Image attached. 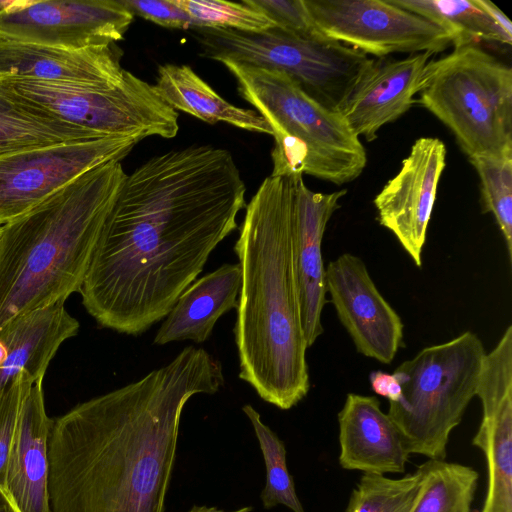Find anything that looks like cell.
<instances>
[{"label":"cell","mask_w":512,"mask_h":512,"mask_svg":"<svg viewBox=\"0 0 512 512\" xmlns=\"http://www.w3.org/2000/svg\"><path fill=\"white\" fill-rule=\"evenodd\" d=\"M246 186L232 154L191 145L127 174L80 289L104 327L137 336L163 320L235 229Z\"/></svg>","instance_id":"6da1fadb"},{"label":"cell","mask_w":512,"mask_h":512,"mask_svg":"<svg viewBox=\"0 0 512 512\" xmlns=\"http://www.w3.org/2000/svg\"><path fill=\"white\" fill-rule=\"evenodd\" d=\"M224 382L217 358L187 346L139 380L53 420L51 512H164L183 409Z\"/></svg>","instance_id":"7a4b0ae2"},{"label":"cell","mask_w":512,"mask_h":512,"mask_svg":"<svg viewBox=\"0 0 512 512\" xmlns=\"http://www.w3.org/2000/svg\"><path fill=\"white\" fill-rule=\"evenodd\" d=\"M296 176H268L234 245L241 269L234 337L239 378L265 402L289 410L310 389L293 264Z\"/></svg>","instance_id":"3957f363"},{"label":"cell","mask_w":512,"mask_h":512,"mask_svg":"<svg viewBox=\"0 0 512 512\" xmlns=\"http://www.w3.org/2000/svg\"><path fill=\"white\" fill-rule=\"evenodd\" d=\"M126 175L104 163L0 226V329L80 291Z\"/></svg>","instance_id":"277c9868"},{"label":"cell","mask_w":512,"mask_h":512,"mask_svg":"<svg viewBox=\"0 0 512 512\" xmlns=\"http://www.w3.org/2000/svg\"><path fill=\"white\" fill-rule=\"evenodd\" d=\"M241 97L252 104L274 137L272 176L310 175L342 185L363 172L367 154L338 112L310 96L286 74L223 60Z\"/></svg>","instance_id":"5b68a950"},{"label":"cell","mask_w":512,"mask_h":512,"mask_svg":"<svg viewBox=\"0 0 512 512\" xmlns=\"http://www.w3.org/2000/svg\"><path fill=\"white\" fill-rule=\"evenodd\" d=\"M485 349L471 331L421 349L402 362V394L389 402L388 416L400 430L408 452L445 459L452 430L476 396Z\"/></svg>","instance_id":"8992f818"},{"label":"cell","mask_w":512,"mask_h":512,"mask_svg":"<svg viewBox=\"0 0 512 512\" xmlns=\"http://www.w3.org/2000/svg\"><path fill=\"white\" fill-rule=\"evenodd\" d=\"M416 102L453 133L468 159L512 149V69L478 44L432 59Z\"/></svg>","instance_id":"52a82bcc"},{"label":"cell","mask_w":512,"mask_h":512,"mask_svg":"<svg viewBox=\"0 0 512 512\" xmlns=\"http://www.w3.org/2000/svg\"><path fill=\"white\" fill-rule=\"evenodd\" d=\"M0 86L18 99L99 137L166 139L179 130L178 113L155 85L124 70L96 82H41L0 78Z\"/></svg>","instance_id":"ba28073f"},{"label":"cell","mask_w":512,"mask_h":512,"mask_svg":"<svg viewBox=\"0 0 512 512\" xmlns=\"http://www.w3.org/2000/svg\"><path fill=\"white\" fill-rule=\"evenodd\" d=\"M203 57L276 70L312 99L337 112L372 58L342 43L304 38L279 28L261 32L196 27L190 29Z\"/></svg>","instance_id":"9c48e42d"},{"label":"cell","mask_w":512,"mask_h":512,"mask_svg":"<svg viewBox=\"0 0 512 512\" xmlns=\"http://www.w3.org/2000/svg\"><path fill=\"white\" fill-rule=\"evenodd\" d=\"M317 32L376 58L439 53L451 37L434 23L389 0H304Z\"/></svg>","instance_id":"30bf717a"},{"label":"cell","mask_w":512,"mask_h":512,"mask_svg":"<svg viewBox=\"0 0 512 512\" xmlns=\"http://www.w3.org/2000/svg\"><path fill=\"white\" fill-rule=\"evenodd\" d=\"M139 141L102 137L0 155V226L27 213L95 167L120 161Z\"/></svg>","instance_id":"8fae6325"},{"label":"cell","mask_w":512,"mask_h":512,"mask_svg":"<svg viewBox=\"0 0 512 512\" xmlns=\"http://www.w3.org/2000/svg\"><path fill=\"white\" fill-rule=\"evenodd\" d=\"M133 20L119 0H10L0 10V37L84 49L122 40Z\"/></svg>","instance_id":"7c38bea8"},{"label":"cell","mask_w":512,"mask_h":512,"mask_svg":"<svg viewBox=\"0 0 512 512\" xmlns=\"http://www.w3.org/2000/svg\"><path fill=\"white\" fill-rule=\"evenodd\" d=\"M326 289L357 352L390 364L403 341V322L381 295L364 261L343 253L325 268Z\"/></svg>","instance_id":"4fadbf2b"},{"label":"cell","mask_w":512,"mask_h":512,"mask_svg":"<svg viewBox=\"0 0 512 512\" xmlns=\"http://www.w3.org/2000/svg\"><path fill=\"white\" fill-rule=\"evenodd\" d=\"M476 396L482 420L472 444L484 454L488 485L480 512H512V326L485 354Z\"/></svg>","instance_id":"5bb4252c"},{"label":"cell","mask_w":512,"mask_h":512,"mask_svg":"<svg viewBox=\"0 0 512 512\" xmlns=\"http://www.w3.org/2000/svg\"><path fill=\"white\" fill-rule=\"evenodd\" d=\"M446 165V147L434 137H421L403 159L398 173L374 199L381 226L389 230L417 267L422 265L437 187Z\"/></svg>","instance_id":"9a60e30c"},{"label":"cell","mask_w":512,"mask_h":512,"mask_svg":"<svg viewBox=\"0 0 512 512\" xmlns=\"http://www.w3.org/2000/svg\"><path fill=\"white\" fill-rule=\"evenodd\" d=\"M431 53L410 54L402 59L372 58L337 112L351 131L370 142L378 131L394 122L416 103Z\"/></svg>","instance_id":"2e32d148"},{"label":"cell","mask_w":512,"mask_h":512,"mask_svg":"<svg viewBox=\"0 0 512 512\" xmlns=\"http://www.w3.org/2000/svg\"><path fill=\"white\" fill-rule=\"evenodd\" d=\"M347 190L313 192L296 176L293 225V264L301 324L307 347L323 333L322 311L327 303L322 240L340 199Z\"/></svg>","instance_id":"e0dca14e"},{"label":"cell","mask_w":512,"mask_h":512,"mask_svg":"<svg viewBox=\"0 0 512 512\" xmlns=\"http://www.w3.org/2000/svg\"><path fill=\"white\" fill-rule=\"evenodd\" d=\"M339 463L370 474L403 473L410 453L404 438L374 396L349 393L338 413Z\"/></svg>","instance_id":"ac0fdd59"},{"label":"cell","mask_w":512,"mask_h":512,"mask_svg":"<svg viewBox=\"0 0 512 512\" xmlns=\"http://www.w3.org/2000/svg\"><path fill=\"white\" fill-rule=\"evenodd\" d=\"M53 420L45 410L42 381L32 384L18 415L5 489L21 512H51L49 438Z\"/></svg>","instance_id":"d6986e66"},{"label":"cell","mask_w":512,"mask_h":512,"mask_svg":"<svg viewBox=\"0 0 512 512\" xmlns=\"http://www.w3.org/2000/svg\"><path fill=\"white\" fill-rule=\"evenodd\" d=\"M122 51L116 43L70 49L0 37V78L41 82H96L121 74Z\"/></svg>","instance_id":"ffe728a7"},{"label":"cell","mask_w":512,"mask_h":512,"mask_svg":"<svg viewBox=\"0 0 512 512\" xmlns=\"http://www.w3.org/2000/svg\"><path fill=\"white\" fill-rule=\"evenodd\" d=\"M79 322L64 303L39 309L0 329V394L18 377L42 381L61 344L75 336Z\"/></svg>","instance_id":"44dd1931"},{"label":"cell","mask_w":512,"mask_h":512,"mask_svg":"<svg viewBox=\"0 0 512 512\" xmlns=\"http://www.w3.org/2000/svg\"><path fill=\"white\" fill-rule=\"evenodd\" d=\"M240 286L241 269L238 263H224L197 278L178 297L163 319L154 344L165 345L185 340L205 342L218 319L237 308Z\"/></svg>","instance_id":"7402d4cb"},{"label":"cell","mask_w":512,"mask_h":512,"mask_svg":"<svg viewBox=\"0 0 512 512\" xmlns=\"http://www.w3.org/2000/svg\"><path fill=\"white\" fill-rule=\"evenodd\" d=\"M155 87L175 111L209 124L224 122L243 130L272 135L270 126L256 110L227 102L187 65L159 66Z\"/></svg>","instance_id":"603a6c76"},{"label":"cell","mask_w":512,"mask_h":512,"mask_svg":"<svg viewBox=\"0 0 512 512\" xmlns=\"http://www.w3.org/2000/svg\"><path fill=\"white\" fill-rule=\"evenodd\" d=\"M95 138L102 137L35 108L0 86V155Z\"/></svg>","instance_id":"cb8c5ba5"},{"label":"cell","mask_w":512,"mask_h":512,"mask_svg":"<svg viewBox=\"0 0 512 512\" xmlns=\"http://www.w3.org/2000/svg\"><path fill=\"white\" fill-rule=\"evenodd\" d=\"M389 1L443 29L451 37L453 47L480 41L512 44V38L500 29L477 0Z\"/></svg>","instance_id":"d4e9b609"},{"label":"cell","mask_w":512,"mask_h":512,"mask_svg":"<svg viewBox=\"0 0 512 512\" xmlns=\"http://www.w3.org/2000/svg\"><path fill=\"white\" fill-rule=\"evenodd\" d=\"M421 482L412 512H471L478 473L470 466L428 459L417 468Z\"/></svg>","instance_id":"484cf974"},{"label":"cell","mask_w":512,"mask_h":512,"mask_svg":"<svg viewBox=\"0 0 512 512\" xmlns=\"http://www.w3.org/2000/svg\"><path fill=\"white\" fill-rule=\"evenodd\" d=\"M242 410L252 424L265 462L266 483L260 494L263 507L271 509L283 505L292 512H305L287 468L284 442L262 422L253 406L244 405Z\"/></svg>","instance_id":"4316f807"},{"label":"cell","mask_w":512,"mask_h":512,"mask_svg":"<svg viewBox=\"0 0 512 512\" xmlns=\"http://www.w3.org/2000/svg\"><path fill=\"white\" fill-rule=\"evenodd\" d=\"M480 179L483 213H492L512 262V149L469 158Z\"/></svg>","instance_id":"83f0119b"},{"label":"cell","mask_w":512,"mask_h":512,"mask_svg":"<svg viewBox=\"0 0 512 512\" xmlns=\"http://www.w3.org/2000/svg\"><path fill=\"white\" fill-rule=\"evenodd\" d=\"M420 482L418 469L398 479L364 473L344 512H412Z\"/></svg>","instance_id":"f1b7e54d"},{"label":"cell","mask_w":512,"mask_h":512,"mask_svg":"<svg viewBox=\"0 0 512 512\" xmlns=\"http://www.w3.org/2000/svg\"><path fill=\"white\" fill-rule=\"evenodd\" d=\"M194 21L196 27L261 32L275 24L260 10L248 4L222 0H174Z\"/></svg>","instance_id":"f546056e"},{"label":"cell","mask_w":512,"mask_h":512,"mask_svg":"<svg viewBox=\"0 0 512 512\" xmlns=\"http://www.w3.org/2000/svg\"><path fill=\"white\" fill-rule=\"evenodd\" d=\"M33 382L20 376L0 394V489L5 488L7 467L23 400Z\"/></svg>","instance_id":"4dcf8cb0"},{"label":"cell","mask_w":512,"mask_h":512,"mask_svg":"<svg viewBox=\"0 0 512 512\" xmlns=\"http://www.w3.org/2000/svg\"><path fill=\"white\" fill-rule=\"evenodd\" d=\"M263 12L276 28L304 38L322 37L316 30L304 0H246Z\"/></svg>","instance_id":"1f68e13d"},{"label":"cell","mask_w":512,"mask_h":512,"mask_svg":"<svg viewBox=\"0 0 512 512\" xmlns=\"http://www.w3.org/2000/svg\"><path fill=\"white\" fill-rule=\"evenodd\" d=\"M134 16L167 28L192 29L195 23L174 0H119Z\"/></svg>","instance_id":"d6a6232c"},{"label":"cell","mask_w":512,"mask_h":512,"mask_svg":"<svg viewBox=\"0 0 512 512\" xmlns=\"http://www.w3.org/2000/svg\"><path fill=\"white\" fill-rule=\"evenodd\" d=\"M369 381L376 395L385 397L389 402H397L400 399L402 387L400 379L395 372L372 371L369 375Z\"/></svg>","instance_id":"836d02e7"},{"label":"cell","mask_w":512,"mask_h":512,"mask_svg":"<svg viewBox=\"0 0 512 512\" xmlns=\"http://www.w3.org/2000/svg\"><path fill=\"white\" fill-rule=\"evenodd\" d=\"M477 2L500 29L508 37L512 38V22L510 19L491 1L477 0Z\"/></svg>","instance_id":"e575fe53"},{"label":"cell","mask_w":512,"mask_h":512,"mask_svg":"<svg viewBox=\"0 0 512 512\" xmlns=\"http://www.w3.org/2000/svg\"><path fill=\"white\" fill-rule=\"evenodd\" d=\"M0 512H21L5 488L0 489Z\"/></svg>","instance_id":"d590c367"},{"label":"cell","mask_w":512,"mask_h":512,"mask_svg":"<svg viewBox=\"0 0 512 512\" xmlns=\"http://www.w3.org/2000/svg\"><path fill=\"white\" fill-rule=\"evenodd\" d=\"M252 510H253V507H251V506H246V507L240 508L238 510H234V511H224V510H219L216 507L194 505L190 509L189 512H251Z\"/></svg>","instance_id":"8d00e7d4"}]
</instances>
